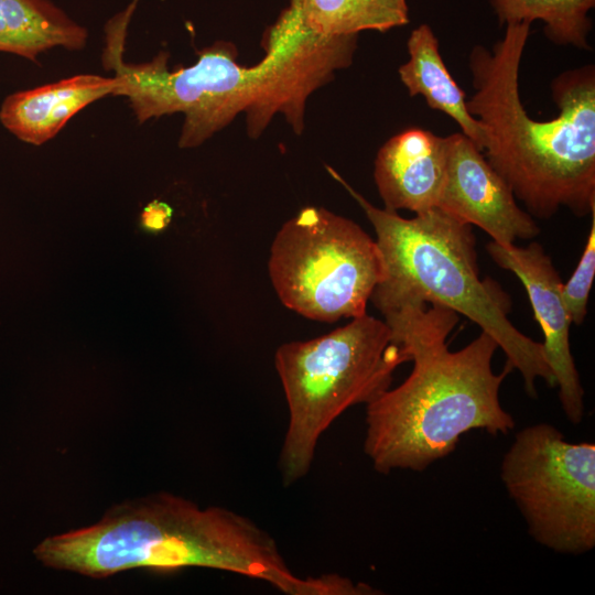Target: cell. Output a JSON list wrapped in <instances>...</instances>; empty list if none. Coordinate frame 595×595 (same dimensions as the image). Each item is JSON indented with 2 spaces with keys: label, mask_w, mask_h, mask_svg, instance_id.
<instances>
[{
  "label": "cell",
  "mask_w": 595,
  "mask_h": 595,
  "mask_svg": "<svg viewBox=\"0 0 595 595\" xmlns=\"http://www.w3.org/2000/svg\"><path fill=\"white\" fill-rule=\"evenodd\" d=\"M405 301L381 314L413 368L397 388L366 404L364 451L382 474L423 470L451 454L461 436L480 429L497 435L515 428L499 401L512 367L493 370L496 340L482 332L459 350L447 337L458 314L445 306Z\"/></svg>",
  "instance_id": "obj_1"
},
{
  "label": "cell",
  "mask_w": 595,
  "mask_h": 595,
  "mask_svg": "<svg viewBox=\"0 0 595 595\" xmlns=\"http://www.w3.org/2000/svg\"><path fill=\"white\" fill-rule=\"evenodd\" d=\"M530 25L506 24L491 50L473 47L467 109L485 131L484 156L531 215L548 219L566 207L583 217L595 209V69L559 75L551 85L558 117L533 120L519 94Z\"/></svg>",
  "instance_id": "obj_2"
},
{
  "label": "cell",
  "mask_w": 595,
  "mask_h": 595,
  "mask_svg": "<svg viewBox=\"0 0 595 595\" xmlns=\"http://www.w3.org/2000/svg\"><path fill=\"white\" fill-rule=\"evenodd\" d=\"M33 553L46 566L97 578L198 566L264 581L288 595L335 592L331 574L295 575L275 540L252 520L166 493L117 505L90 527L45 538Z\"/></svg>",
  "instance_id": "obj_3"
},
{
  "label": "cell",
  "mask_w": 595,
  "mask_h": 595,
  "mask_svg": "<svg viewBox=\"0 0 595 595\" xmlns=\"http://www.w3.org/2000/svg\"><path fill=\"white\" fill-rule=\"evenodd\" d=\"M334 177L358 203L376 232L382 278L371 302L382 313L405 301L437 304L455 311L489 334L517 369L530 397L536 379L555 386L542 343L518 331L509 321V296L491 280H482L470 225L439 207L403 218L378 208L356 192L334 169Z\"/></svg>",
  "instance_id": "obj_4"
},
{
  "label": "cell",
  "mask_w": 595,
  "mask_h": 595,
  "mask_svg": "<svg viewBox=\"0 0 595 595\" xmlns=\"http://www.w3.org/2000/svg\"><path fill=\"white\" fill-rule=\"evenodd\" d=\"M407 361L388 324L367 313L323 336L282 344L274 365L289 410L279 457L283 484L303 478L329 425L389 389Z\"/></svg>",
  "instance_id": "obj_5"
},
{
  "label": "cell",
  "mask_w": 595,
  "mask_h": 595,
  "mask_svg": "<svg viewBox=\"0 0 595 595\" xmlns=\"http://www.w3.org/2000/svg\"><path fill=\"white\" fill-rule=\"evenodd\" d=\"M138 1L133 0L106 25L102 62L106 69L115 72L112 95L128 98L140 123L183 112L178 145H201L258 100L264 87V69L259 63L239 64L236 47L225 41L199 51L194 65L172 72L166 52L147 63L126 64L122 52L127 28Z\"/></svg>",
  "instance_id": "obj_6"
},
{
  "label": "cell",
  "mask_w": 595,
  "mask_h": 595,
  "mask_svg": "<svg viewBox=\"0 0 595 595\" xmlns=\"http://www.w3.org/2000/svg\"><path fill=\"white\" fill-rule=\"evenodd\" d=\"M268 270L285 307L332 323L366 314L383 266L376 240L359 225L307 206L277 232Z\"/></svg>",
  "instance_id": "obj_7"
},
{
  "label": "cell",
  "mask_w": 595,
  "mask_h": 595,
  "mask_svg": "<svg viewBox=\"0 0 595 595\" xmlns=\"http://www.w3.org/2000/svg\"><path fill=\"white\" fill-rule=\"evenodd\" d=\"M501 480L530 536L559 553L595 547V445L567 442L548 423L522 429L505 453Z\"/></svg>",
  "instance_id": "obj_8"
},
{
  "label": "cell",
  "mask_w": 595,
  "mask_h": 595,
  "mask_svg": "<svg viewBox=\"0 0 595 595\" xmlns=\"http://www.w3.org/2000/svg\"><path fill=\"white\" fill-rule=\"evenodd\" d=\"M446 173L439 208L475 225L502 246L536 237L540 229L505 180L464 133L444 137Z\"/></svg>",
  "instance_id": "obj_9"
},
{
  "label": "cell",
  "mask_w": 595,
  "mask_h": 595,
  "mask_svg": "<svg viewBox=\"0 0 595 595\" xmlns=\"http://www.w3.org/2000/svg\"><path fill=\"white\" fill-rule=\"evenodd\" d=\"M486 248L500 268L515 273L524 285L544 336V357L559 388L562 409L572 424H578L584 415V390L571 353L569 333L572 322L558 271L538 242L517 247L490 241Z\"/></svg>",
  "instance_id": "obj_10"
},
{
  "label": "cell",
  "mask_w": 595,
  "mask_h": 595,
  "mask_svg": "<svg viewBox=\"0 0 595 595\" xmlns=\"http://www.w3.org/2000/svg\"><path fill=\"white\" fill-rule=\"evenodd\" d=\"M445 173L444 137L413 127L379 149L374 177L386 209L420 214L439 206Z\"/></svg>",
  "instance_id": "obj_11"
},
{
  "label": "cell",
  "mask_w": 595,
  "mask_h": 595,
  "mask_svg": "<svg viewBox=\"0 0 595 595\" xmlns=\"http://www.w3.org/2000/svg\"><path fill=\"white\" fill-rule=\"evenodd\" d=\"M115 77L76 75L33 89L10 94L0 108V122L19 140L41 145L89 104L112 95Z\"/></svg>",
  "instance_id": "obj_12"
},
{
  "label": "cell",
  "mask_w": 595,
  "mask_h": 595,
  "mask_svg": "<svg viewBox=\"0 0 595 595\" xmlns=\"http://www.w3.org/2000/svg\"><path fill=\"white\" fill-rule=\"evenodd\" d=\"M409 60L399 76L410 96H422L430 108L451 117L483 152L486 134L469 113L465 93L453 79L439 51V41L428 24L414 29L407 43Z\"/></svg>",
  "instance_id": "obj_13"
},
{
  "label": "cell",
  "mask_w": 595,
  "mask_h": 595,
  "mask_svg": "<svg viewBox=\"0 0 595 595\" xmlns=\"http://www.w3.org/2000/svg\"><path fill=\"white\" fill-rule=\"evenodd\" d=\"M87 30L50 0H0V52L30 61L62 46L82 50Z\"/></svg>",
  "instance_id": "obj_14"
},
{
  "label": "cell",
  "mask_w": 595,
  "mask_h": 595,
  "mask_svg": "<svg viewBox=\"0 0 595 595\" xmlns=\"http://www.w3.org/2000/svg\"><path fill=\"white\" fill-rule=\"evenodd\" d=\"M305 24L327 35L387 32L409 22L407 0H290Z\"/></svg>",
  "instance_id": "obj_15"
},
{
  "label": "cell",
  "mask_w": 595,
  "mask_h": 595,
  "mask_svg": "<svg viewBox=\"0 0 595 595\" xmlns=\"http://www.w3.org/2000/svg\"><path fill=\"white\" fill-rule=\"evenodd\" d=\"M501 24L542 21L544 33L559 45L589 50L592 22L588 12L595 0H491Z\"/></svg>",
  "instance_id": "obj_16"
},
{
  "label": "cell",
  "mask_w": 595,
  "mask_h": 595,
  "mask_svg": "<svg viewBox=\"0 0 595 595\" xmlns=\"http://www.w3.org/2000/svg\"><path fill=\"white\" fill-rule=\"evenodd\" d=\"M585 249L569 281L563 283L562 296L572 324L581 325L587 312V303L595 275V209Z\"/></svg>",
  "instance_id": "obj_17"
},
{
  "label": "cell",
  "mask_w": 595,
  "mask_h": 595,
  "mask_svg": "<svg viewBox=\"0 0 595 595\" xmlns=\"http://www.w3.org/2000/svg\"><path fill=\"white\" fill-rule=\"evenodd\" d=\"M171 217V207L165 203L154 201L144 208L141 216V226L147 231L159 232L167 226Z\"/></svg>",
  "instance_id": "obj_18"
}]
</instances>
